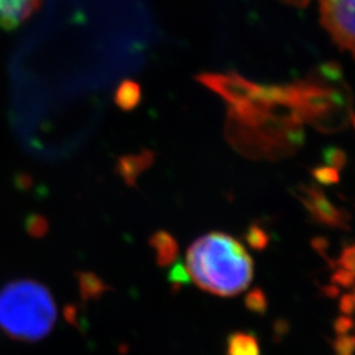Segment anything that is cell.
I'll use <instances>...</instances> for the list:
<instances>
[{
  "label": "cell",
  "instance_id": "5b68a950",
  "mask_svg": "<svg viewBox=\"0 0 355 355\" xmlns=\"http://www.w3.org/2000/svg\"><path fill=\"white\" fill-rule=\"evenodd\" d=\"M227 355H261L257 336L248 331H234L227 340Z\"/></svg>",
  "mask_w": 355,
  "mask_h": 355
},
{
  "label": "cell",
  "instance_id": "5bb4252c",
  "mask_svg": "<svg viewBox=\"0 0 355 355\" xmlns=\"http://www.w3.org/2000/svg\"><path fill=\"white\" fill-rule=\"evenodd\" d=\"M333 282L343 286V287H350L354 284L355 278L353 275H350L349 272L343 271L341 268H338L336 271V274L333 275Z\"/></svg>",
  "mask_w": 355,
  "mask_h": 355
},
{
  "label": "cell",
  "instance_id": "e0dca14e",
  "mask_svg": "<svg viewBox=\"0 0 355 355\" xmlns=\"http://www.w3.org/2000/svg\"><path fill=\"white\" fill-rule=\"evenodd\" d=\"M352 296H353V299H354V302H355V290H354V293H353V295H352Z\"/></svg>",
  "mask_w": 355,
  "mask_h": 355
},
{
  "label": "cell",
  "instance_id": "ba28073f",
  "mask_svg": "<svg viewBox=\"0 0 355 355\" xmlns=\"http://www.w3.org/2000/svg\"><path fill=\"white\" fill-rule=\"evenodd\" d=\"M139 101H140V89L133 82H125L117 91L116 102L124 110L133 108Z\"/></svg>",
  "mask_w": 355,
  "mask_h": 355
},
{
  "label": "cell",
  "instance_id": "52a82bcc",
  "mask_svg": "<svg viewBox=\"0 0 355 355\" xmlns=\"http://www.w3.org/2000/svg\"><path fill=\"white\" fill-rule=\"evenodd\" d=\"M79 288L80 295L85 300L98 299L108 287L92 272H80L79 275Z\"/></svg>",
  "mask_w": 355,
  "mask_h": 355
},
{
  "label": "cell",
  "instance_id": "4fadbf2b",
  "mask_svg": "<svg viewBox=\"0 0 355 355\" xmlns=\"http://www.w3.org/2000/svg\"><path fill=\"white\" fill-rule=\"evenodd\" d=\"M170 280L174 284H184V283H187L190 280V275H189V272H187V270L184 268V266L178 263L171 270V272H170Z\"/></svg>",
  "mask_w": 355,
  "mask_h": 355
},
{
  "label": "cell",
  "instance_id": "7a4b0ae2",
  "mask_svg": "<svg viewBox=\"0 0 355 355\" xmlns=\"http://www.w3.org/2000/svg\"><path fill=\"white\" fill-rule=\"evenodd\" d=\"M57 309L51 292L32 280H19L0 291V328L20 341H38L51 333Z\"/></svg>",
  "mask_w": 355,
  "mask_h": 355
},
{
  "label": "cell",
  "instance_id": "8992f818",
  "mask_svg": "<svg viewBox=\"0 0 355 355\" xmlns=\"http://www.w3.org/2000/svg\"><path fill=\"white\" fill-rule=\"evenodd\" d=\"M150 243L155 250L158 265L167 266L177 258V242L165 232H158L155 236H153Z\"/></svg>",
  "mask_w": 355,
  "mask_h": 355
},
{
  "label": "cell",
  "instance_id": "6da1fadb",
  "mask_svg": "<svg viewBox=\"0 0 355 355\" xmlns=\"http://www.w3.org/2000/svg\"><path fill=\"white\" fill-rule=\"evenodd\" d=\"M186 270L204 291L234 296L252 283L254 265L240 242L225 233L212 232L191 245Z\"/></svg>",
  "mask_w": 355,
  "mask_h": 355
},
{
  "label": "cell",
  "instance_id": "277c9868",
  "mask_svg": "<svg viewBox=\"0 0 355 355\" xmlns=\"http://www.w3.org/2000/svg\"><path fill=\"white\" fill-rule=\"evenodd\" d=\"M41 0H0V26L12 29L29 19Z\"/></svg>",
  "mask_w": 355,
  "mask_h": 355
},
{
  "label": "cell",
  "instance_id": "7c38bea8",
  "mask_svg": "<svg viewBox=\"0 0 355 355\" xmlns=\"http://www.w3.org/2000/svg\"><path fill=\"white\" fill-rule=\"evenodd\" d=\"M248 242L252 245V248H254V249L262 250V249L266 248V234L259 229H252L248 234Z\"/></svg>",
  "mask_w": 355,
  "mask_h": 355
},
{
  "label": "cell",
  "instance_id": "3957f363",
  "mask_svg": "<svg viewBox=\"0 0 355 355\" xmlns=\"http://www.w3.org/2000/svg\"><path fill=\"white\" fill-rule=\"evenodd\" d=\"M321 24L340 49L355 57V0H318Z\"/></svg>",
  "mask_w": 355,
  "mask_h": 355
},
{
  "label": "cell",
  "instance_id": "9a60e30c",
  "mask_svg": "<svg viewBox=\"0 0 355 355\" xmlns=\"http://www.w3.org/2000/svg\"><path fill=\"white\" fill-rule=\"evenodd\" d=\"M353 325H354V324H353L352 318H349V316H343V318H340L336 321L334 329H336L337 336H340V334H347V333H350V329L353 328Z\"/></svg>",
  "mask_w": 355,
  "mask_h": 355
},
{
  "label": "cell",
  "instance_id": "30bf717a",
  "mask_svg": "<svg viewBox=\"0 0 355 355\" xmlns=\"http://www.w3.org/2000/svg\"><path fill=\"white\" fill-rule=\"evenodd\" d=\"M336 355H355V334H340L333 341Z\"/></svg>",
  "mask_w": 355,
  "mask_h": 355
},
{
  "label": "cell",
  "instance_id": "8fae6325",
  "mask_svg": "<svg viewBox=\"0 0 355 355\" xmlns=\"http://www.w3.org/2000/svg\"><path fill=\"white\" fill-rule=\"evenodd\" d=\"M338 265L341 270L349 272L355 278V243L350 245L349 248H346L343 250L340 259H338Z\"/></svg>",
  "mask_w": 355,
  "mask_h": 355
},
{
  "label": "cell",
  "instance_id": "9c48e42d",
  "mask_svg": "<svg viewBox=\"0 0 355 355\" xmlns=\"http://www.w3.org/2000/svg\"><path fill=\"white\" fill-rule=\"evenodd\" d=\"M245 305L249 311L258 315H263L267 309V299L265 292L259 288H255L252 292L248 293L245 299Z\"/></svg>",
  "mask_w": 355,
  "mask_h": 355
},
{
  "label": "cell",
  "instance_id": "2e32d148",
  "mask_svg": "<svg viewBox=\"0 0 355 355\" xmlns=\"http://www.w3.org/2000/svg\"><path fill=\"white\" fill-rule=\"evenodd\" d=\"M340 308L345 315H352L355 312V302L352 295H345L341 300Z\"/></svg>",
  "mask_w": 355,
  "mask_h": 355
}]
</instances>
